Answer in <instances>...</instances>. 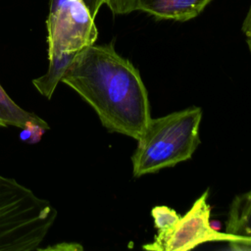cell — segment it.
Listing matches in <instances>:
<instances>
[{
    "label": "cell",
    "mask_w": 251,
    "mask_h": 251,
    "mask_svg": "<svg viewBox=\"0 0 251 251\" xmlns=\"http://www.w3.org/2000/svg\"><path fill=\"white\" fill-rule=\"evenodd\" d=\"M242 31L246 38V43L249 48V51L251 52V7L243 21L242 24Z\"/></svg>",
    "instance_id": "12"
},
{
    "label": "cell",
    "mask_w": 251,
    "mask_h": 251,
    "mask_svg": "<svg viewBox=\"0 0 251 251\" xmlns=\"http://www.w3.org/2000/svg\"><path fill=\"white\" fill-rule=\"evenodd\" d=\"M226 232L237 240L227 242L232 250H251V188L236 195L229 206Z\"/></svg>",
    "instance_id": "6"
},
{
    "label": "cell",
    "mask_w": 251,
    "mask_h": 251,
    "mask_svg": "<svg viewBox=\"0 0 251 251\" xmlns=\"http://www.w3.org/2000/svg\"><path fill=\"white\" fill-rule=\"evenodd\" d=\"M57 217L48 200L0 175V251L39 250Z\"/></svg>",
    "instance_id": "3"
},
{
    "label": "cell",
    "mask_w": 251,
    "mask_h": 251,
    "mask_svg": "<svg viewBox=\"0 0 251 251\" xmlns=\"http://www.w3.org/2000/svg\"><path fill=\"white\" fill-rule=\"evenodd\" d=\"M61 82L75 90L110 132L137 140L151 115L139 71L117 53L113 43H95L77 52Z\"/></svg>",
    "instance_id": "1"
},
{
    "label": "cell",
    "mask_w": 251,
    "mask_h": 251,
    "mask_svg": "<svg viewBox=\"0 0 251 251\" xmlns=\"http://www.w3.org/2000/svg\"><path fill=\"white\" fill-rule=\"evenodd\" d=\"M105 4L115 15H125L135 11V0H105Z\"/></svg>",
    "instance_id": "11"
},
{
    "label": "cell",
    "mask_w": 251,
    "mask_h": 251,
    "mask_svg": "<svg viewBox=\"0 0 251 251\" xmlns=\"http://www.w3.org/2000/svg\"><path fill=\"white\" fill-rule=\"evenodd\" d=\"M212 0H135V11L160 20L185 22L197 17Z\"/></svg>",
    "instance_id": "7"
},
{
    "label": "cell",
    "mask_w": 251,
    "mask_h": 251,
    "mask_svg": "<svg viewBox=\"0 0 251 251\" xmlns=\"http://www.w3.org/2000/svg\"><path fill=\"white\" fill-rule=\"evenodd\" d=\"M200 107L192 106L151 118L131 157L132 174L139 177L190 159L200 144Z\"/></svg>",
    "instance_id": "2"
},
{
    "label": "cell",
    "mask_w": 251,
    "mask_h": 251,
    "mask_svg": "<svg viewBox=\"0 0 251 251\" xmlns=\"http://www.w3.org/2000/svg\"><path fill=\"white\" fill-rule=\"evenodd\" d=\"M0 126H14L22 130L50 128L48 123L33 112H28L20 107L4 90L0 84Z\"/></svg>",
    "instance_id": "8"
},
{
    "label": "cell",
    "mask_w": 251,
    "mask_h": 251,
    "mask_svg": "<svg viewBox=\"0 0 251 251\" xmlns=\"http://www.w3.org/2000/svg\"><path fill=\"white\" fill-rule=\"evenodd\" d=\"M151 216L154 220V226L158 231H163L171 227L180 218L174 209L167 206L154 207L151 210Z\"/></svg>",
    "instance_id": "10"
},
{
    "label": "cell",
    "mask_w": 251,
    "mask_h": 251,
    "mask_svg": "<svg viewBox=\"0 0 251 251\" xmlns=\"http://www.w3.org/2000/svg\"><path fill=\"white\" fill-rule=\"evenodd\" d=\"M75 55V54L67 55L60 58H53L48 60L49 66L47 72L43 75L33 78L31 80L34 88L42 96L47 99L52 98L58 83L61 81L62 76L70 66Z\"/></svg>",
    "instance_id": "9"
},
{
    "label": "cell",
    "mask_w": 251,
    "mask_h": 251,
    "mask_svg": "<svg viewBox=\"0 0 251 251\" xmlns=\"http://www.w3.org/2000/svg\"><path fill=\"white\" fill-rule=\"evenodd\" d=\"M206 190L171 227L158 231L152 242L142 246L149 251H187L212 241H236V236L216 230L210 222L211 207Z\"/></svg>",
    "instance_id": "5"
},
{
    "label": "cell",
    "mask_w": 251,
    "mask_h": 251,
    "mask_svg": "<svg viewBox=\"0 0 251 251\" xmlns=\"http://www.w3.org/2000/svg\"><path fill=\"white\" fill-rule=\"evenodd\" d=\"M105 0H49L47 58L76 54L95 43V17Z\"/></svg>",
    "instance_id": "4"
}]
</instances>
